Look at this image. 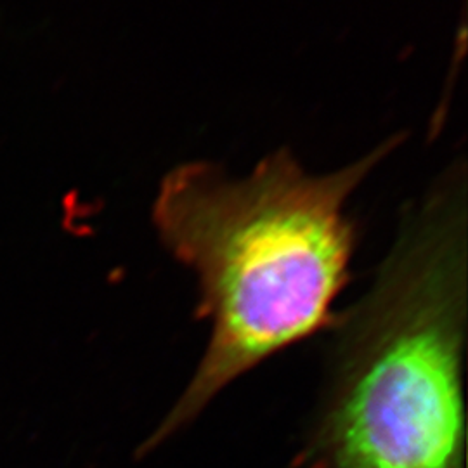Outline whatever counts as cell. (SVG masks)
Wrapping results in <instances>:
<instances>
[{"label":"cell","instance_id":"cell-1","mask_svg":"<svg viewBox=\"0 0 468 468\" xmlns=\"http://www.w3.org/2000/svg\"><path fill=\"white\" fill-rule=\"evenodd\" d=\"M401 143L394 135L326 174L307 172L284 146L243 177L203 160L165 174L151 220L168 253L195 274L197 313L210 334L143 452L181 434L239 377L332 326L357 247L346 205Z\"/></svg>","mask_w":468,"mask_h":468},{"label":"cell","instance_id":"cell-2","mask_svg":"<svg viewBox=\"0 0 468 468\" xmlns=\"http://www.w3.org/2000/svg\"><path fill=\"white\" fill-rule=\"evenodd\" d=\"M301 468H465L467 170L404 212L368 290L336 313Z\"/></svg>","mask_w":468,"mask_h":468}]
</instances>
